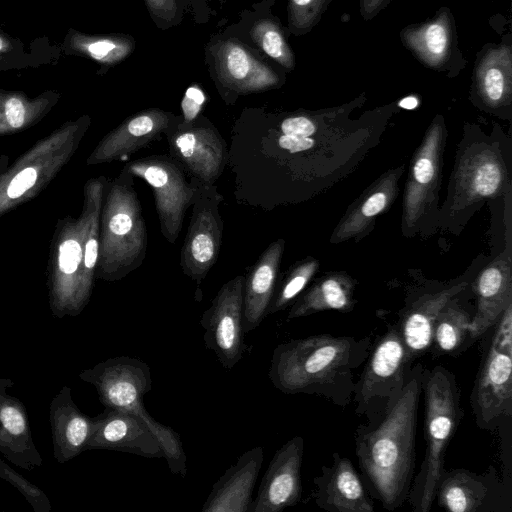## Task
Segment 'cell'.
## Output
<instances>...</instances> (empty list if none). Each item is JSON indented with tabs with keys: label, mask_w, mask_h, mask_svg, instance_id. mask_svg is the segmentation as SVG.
I'll use <instances>...</instances> for the list:
<instances>
[{
	"label": "cell",
	"mask_w": 512,
	"mask_h": 512,
	"mask_svg": "<svg viewBox=\"0 0 512 512\" xmlns=\"http://www.w3.org/2000/svg\"><path fill=\"white\" fill-rule=\"evenodd\" d=\"M423 369L415 362L402 393L384 417L373 425L359 424L354 433L361 480L370 497L387 511L407 502L415 476Z\"/></svg>",
	"instance_id": "6da1fadb"
},
{
	"label": "cell",
	"mask_w": 512,
	"mask_h": 512,
	"mask_svg": "<svg viewBox=\"0 0 512 512\" xmlns=\"http://www.w3.org/2000/svg\"><path fill=\"white\" fill-rule=\"evenodd\" d=\"M371 336L318 334L278 344L268 377L284 394L324 397L344 409L352 403L355 374L366 361Z\"/></svg>",
	"instance_id": "7a4b0ae2"
},
{
	"label": "cell",
	"mask_w": 512,
	"mask_h": 512,
	"mask_svg": "<svg viewBox=\"0 0 512 512\" xmlns=\"http://www.w3.org/2000/svg\"><path fill=\"white\" fill-rule=\"evenodd\" d=\"M422 393L425 452L407 499L414 512L431 510L446 450L463 417L457 378L444 366L424 367Z\"/></svg>",
	"instance_id": "3957f363"
},
{
	"label": "cell",
	"mask_w": 512,
	"mask_h": 512,
	"mask_svg": "<svg viewBox=\"0 0 512 512\" xmlns=\"http://www.w3.org/2000/svg\"><path fill=\"white\" fill-rule=\"evenodd\" d=\"M79 377L96 388L105 407L139 418L157 437L171 472L185 477L187 457L180 436L153 419L143 405V396L152 388L150 368L145 362L128 356L110 358L82 371Z\"/></svg>",
	"instance_id": "277c9868"
},
{
	"label": "cell",
	"mask_w": 512,
	"mask_h": 512,
	"mask_svg": "<svg viewBox=\"0 0 512 512\" xmlns=\"http://www.w3.org/2000/svg\"><path fill=\"white\" fill-rule=\"evenodd\" d=\"M363 365L352 403L355 414L373 425L395 404L413 366L396 324L388 325L377 338Z\"/></svg>",
	"instance_id": "5b68a950"
},
{
	"label": "cell",
	"mask_w": 512,
	"mask_h": 512,
	"mask_svg": "<svg viewBox=\"0 0 512 512\" xmlns=\"http://www.w3.org/2000/svg\"><path fill=\"white\" fill-rule=\"evenodd\" d=\"M489 330L470 405L477 427L492 431L512 416V303Z\"/></svg>",
	"instance_id": "8992f818"
},
{
	"label": "cell",
	"mask_w": 512,
	"mask_h": 512,
	"mask_svg": "<svg viewBox=\"0 0 512 512\" xmlns=\"http://www.w3.org/2000/svg\"><path fill=\"white\" fill-rule=\"evenodd\" d=\"M126 172L145 180L154 193L161 232L174 243L182 229L186 210L192 205L197 179L188 182L185 170L171 156H151L129 163Z\"/></svg>",
	"instance_id": "52a82bcc"
},
{
	"label": "cell",
	"mask_w": 512,
	"mask_h": 512,
	"mask_svg": "<svg viewBox=\"0 0 512 512\" xmlns=\"http://www.w3.org/2000/svg\"><path fill=\"white\" fill-rule=\"evenodd\" d=\"M223 197L213 185L197 180L189 229L181 251V267L188 277L200 284L220 252L223 221L220 202Z\"/></svg>",
	"instance_id": "ba28073f"
},
{
	"label": "cell",
	"mask_w": 512,
	"mask_h": 512,
	"mask_svg": "<svg viewBox=\"0 0 512 512\" xmlns=\"http://www.w3.org/2000/svg\"><path fill=\"white\" fill-rule=\"evenodd\" d=\"M113 208L107 220L114 267L111 277L121 278L143 261L147 248V231L141 205L133 187V175L124 178L112 193Z\"/></svg>",
	"instance_id": "9c48e42d"
},
{
	"label": "cell",
	"mask_w": 512,
	"mask_h": 512,
	"mask_svg": "<svg viewBox=\"0 0 512 512\" xmlns=\"http://www.w3.org/2000/svg\"><path fill=\"white\" fill-rule=\"evenodd\" d=\"M245 278L225 283L200 319L206 348L213 351L226 370H231L245 352L243 330V288Z\"/></svg>",
	"instance_id": "30bf717a"
},
{
	"label": "cell",
	"mask_w": 512,
	"mask_h": 512,
	"mask_svg": "<svg viewBox=\"0 0 512 512\" xmlns=\"http://www.w3.org/2000/svg\"><path fill=\"white\" fill-rule=\"evenodd\" d=\"M171 157L193 178L213 185L223 171L225 143L211 125L175 121L166 131Z\"/></svg>",
	"instance_id": "8fae6325"
},
{
	"label": "cell",
	"mask_w": 512,
	"mask_h": 512,
	"mask_svg": "<svg viewBox=\"0 0 512 512\" xmlns=\"http://www.w3.org/2000/svg\"><path fill=\"white\" fill-rule=\"evenodd\" d=\"M303 454L304 439L301 436H294L276 451L249 512H279L300 501Z\"/></svg>",
	"instance_id": "7c38bea8"
},
{
	"label": "cell",
	"mask_w": 512,
	"mask_h": 512,
	"mask_svg": "<svg viewBox=\"0 0 512 512\" xmlns=\"http://www.w3.org/2000/svg\"><path fill=\"white\" fill-rule=\"evenodd\" d=\"M313 498L317 507L329 512H373V499L368 494L349 458L332 454L331 465H323L313 479Z\"/></svg>",
	"instance_id": "4fadbf2b"
},
{
	"label": "cell",
	"mask_w": 512,
	"mask_h": 512,
	"mask_svg": "<svg viewBox=\"0 0 512 512\" xmlns=\"http://www.w3.org/2000/svg\"><path fill=\"white\" fill-rule=\"evenodd\" d=\"M467 286L459 282L448 287L424 291L408 298L399 312L397 328L403 339L411 363L429 352L433 325L441 309Z\"/></svg>",
	"instance_id": "5bb4252c"
},
{
	"label": "cell",
	"mask_w": 512,
	"mask_h": 512,
	"mask_svg": "<svg viewBox=\"0 0 512 512\" xmlns=\"http://www.w3.org/2000/svg\"><path fill=\"white\" fill-rule=\"evenodd\" d=\"M95 426L86 450L108 449L134 453L146 458L164 457L153 432L135 415L107 408L94 417Z\"/></svg>",
	"instance_id": "9a60e30c"
},
{
	"label": "cell",
	"mask_w": 512,
	"mask_h": 512,
	"mask_svg": "<svg viewBox=\"0 0 512 512\" xmlns=\"http://www.w3.org/2000/svg\"><path fill=\"white\" fill-rule=\"evenodd\" d=\"M13 386L11 379L0 378V452L13 464L31 471L43 461L33 442L24 404L8 393Z\"/></svg>",
	"instance_id": "2e32d148"
},
{
	"label": "cell",
	"mask_w": 512,
	"mask_h": 512,
	"mask_svg": "<svg viewBox=\"0 0 512 512\" xmlns=\"http://www.w3.org/2000/svg\"><path fill=\"white\" fill-rule=\"evenodd\" d=\"M263 459L261 446L244 452L212 486L202 512H249Z\"/></svg>",
	"instance_id": "e0dca14e"
},
{
	"label": "cell",
	"mask_w": 512,
	"mask_h": 512,
	"mask_svg": "<svg viewBox=\"0 0 512 512\" xmlns=\"http://www.w3.org/2000/svg\"><path fill=\"white\" fill-rule=\"evenodd\" d=\"M213 59L220 82L237 93L262 91L278 83L274 71L236 41L217 43Z\"/></svg>",
	"instance_id": "ac0fdd59"
},
{
	"label": "cell",
	"mask_w": 512,
	"mask_h": 512,
	"mask_svg": "<svg viewBox=\"0 0 512 512\" xmlns=\"http://www.w3.org/2000/svg\"><path fill=\"white\" fill-rule=\"evenodd\" d=\"M53 454L59 464L86 450L95 426L94 417L82 413L73 401L71 389L63 386L52 399L49 410Z\"/></svg>",
	"instance_id": "d6986e66"
},
{
	"label": "cell",
	"mask_w": 512,
	"mask_h": 512,
	"mask_svg": "<svg viewBox=\"0 0 512 512\" xmlns=\"http://www.w3.org/2000/svg\"><path fill=\"white\" fill-rule=\"evenodd\" d=\"M493 472L478 474L464 468L444 470L435 493L439 507L450 512H479L489 510L493 490Z\"/></svg>",
	"instance_id": "ffe728a7"
},
{
	"label": "cell",
	"mask_w": 512,
	"mask_h": 512,
	"mask_svg": "<svg viewBox=\"0 0 512 512\" xmlns=\"http://www.w3.org/2000/svg\"><path fill=\"white\" fill-rule=\"evenodd\" d=\"M282 247V241L272 243L245 279L243 288L244 333L256 329L268 315V308L274 294Z\"/></svg>",
	"instance_id": "44dd1931"
},
{
	"label": "cell",
	"mask_w": 512,
	"mask_h": 512,
	"mask_svg": "<svg viewBox=\"0 0 512 512\" xmlns=\"http://www.w3.org/2000/svg\"><path fill=\"white\" fill-rule=\"evenodd\" d=\"M510 274L504 265L486 268L476 283L477 307L471 323L474 340L485 335L511 304Z\"/></svg>",
	"instance_id": "7402d4cb"
},
{
	"label": "cell",
	"mask_w": 512,
	"mask_h": 512,
	"mask_svg": "<svg viewBox=\"0 0 512 512\" xmlns=\"http://www.w3.org/2000/svg\"><path fill=\"white\" fill-rule=\"evenodd\" d=\"M175 119L173 114L160 109L145 110L128 118L108 138L102 149V157L123 158L142 149L160 134L166 133Z\"/></svg>",
	"instance_id": "603a6c76"
},
{
	"label": "cell",
	"mask_w": 512,
	"mask_h": 512,
	"mask_svg": "<svg viewBox=\"0 0 512 512\" xmlns=\"http://www.w3.org/2000/svg\"><path fill=\"white\" fill-rule=\"evenodd\" d=\"M452 298L439 312L433 325L429 349L434 358L463 352L475 340L471 334L474 312H470Z\"/></svg>",
	"instance_id": "cb8c5ba5"
},
{
	"label": "cell",
	"mask_w": 512,
	"mask_h": 512,
	"mask_svg": "<svg viewBox=\"0 0 512 512\" xmlns=\"http://www.w3.org/2000/svg\"><path fill=\"white\" fill-rule=\"evenodd\" d=\"M133 38L120 34H88L70 28L61 44L65 55L85 57L102 66L124 60L134 49Z\"/></svg>",
	"instance_id": "d4e9b609"
},
{
	"label": "cell",
	"mask_w": 512,
	"mask_h": 512,
	"mask_svg": "<svg viewBox=\"0 0 512 512\" xmlns=\"http://www.w3.org/2000/svg\"><path fill=\"white\" fill-rule=\"evenodd\" d=\"M353 305L352 284L340 278L329 277L313 286L295 301L287 315V320L326 310L348 312Z\"/></svg>",
	"instance_id": "484cf974"
},
{
	"label": "cell",
	"mask_w": 512,
	"mask_h": 512,
	"mask_svg": "<svg viewBox=\"0 0 512 512\" xmlns=\"http://www.w3.org/2000/svg\"><path fill=\"white\" fill-rule=\"evenodd\" d=\"M404 40L427 65L436 67L448 57L451 30L447 16H440L421 26L408 29Z\"/></svg>",
	"instance_id": "4316f807"
},
{
	"label": "cell",
	"mask_w": 512,
	"mask_h": 512,
	"mask_svg": "<svg viewBox=\"0 0 512 512\" xmlns=\"http://www.w3.org/2000/svg\"><path fill=\"white\" fill-rule=\"evenodd\" d=\"M511 68V50L508 46L491 49L482 58L477 68V83L481 95L489 103H500L507 95Z\"/></svg>",
	"instance_id": "83f0119b"
},
{
	"label": "cell",
	"mask_w": 512,
	"mask_h": 512,
	"mask_svg": "<svg viewBox=\"0 0 512 512\" xmlns=\"http://www.w3.org/2000/svg\"><path fill=\"white\" fill-rule=\"evenodd\" d=\"M256 45L270 58L285 68L294 67V56L279 26L268 19L254 24L250 31Z\"/></svg>",
	"instance_id": "f1b7e54d"
},
{
	"label": "cell",
	"mask_w": 512,
	"mask_h": 512,
	"mask_svg": "<svg viewBox=\"0 0 512 512\" xmlns=\"http://www.w3.org/2000/svg\"><path fill=\"white\" fill-rule=\"evenodd\" d=\"M46 51L27 50L24 42L0 28V71L36 68L49 62Z\"/></svg>",
	"instance_id": "f546056e"
},
{
	"label": "cell",
	"mask_w": 512,
	"mask_h": 512,
	"mask_svg": "<svg viewBox=\"0 0 512 512\" xmlns=\"http://www.w3.org/2000/svg\"><path fill=\"white\" fill-rule=\"evenodd\" d=\"M314 267L311 264L296 269L285 281L279 292L272 297L268 308V314L284 310L292 300L303 290L310 279Z\"/></svg>",
	"instance_id": "4dcf8cb0"
},
{
	"label": "cell",
	"mask_w": 512,
	"mask_h": 512,
	"mask_svg": "<svg viewBox=\"0 0 512 512\" xmlns=\"http://www.w3.org/2000/svg\"><path fill=\"white\" fill-rule=\"evenodd\" d=\"M0 477L17 488L32 505L36 512H48L51 509L50 501L38 487L28 482L20 474L0 459Z\"/></svg>",
	"instance_id": "1f68e13d"
},
{
	"label": "cell",
	"mask_w": 512,
	"mask_h": 512,
	"mask_svg": "<svg viewBox=\"0 0 512 512\" xmlns=\"http://www.w3.org/2000/svg\"><path fill=\"white\" fill-rule=\"evenodd\" d=\"M327 0H289V23L297 31L309 29L319 18Z\"/></svg>",
	"instance_id": "d6a6232c"
},
{
	"label": "cell",
	"mask_w": 512,
	"mask_h": 512,
	"mask_svg": "<svg viewBox=\"0 0 512 512\" xmlns=\"http://www.w3.org/2000/svg\"><path fill=\"white\" fill-rule=\"evenodd\" d=\"M502 179L499 167L490 161L480 163L473 171L470 179L471 189L478 195L490 196L500 186Z\"/></svg>",
	"instance_id": "836d02e7"
},
{
	"label": "cell",
	"mask_w": 512,
	"mask_h": 512,
	"mask_svg": "<svg viewBox=\"0 0 512 512\" xmlns=\"http://www.w3.org/2000/svg\"><path fill=\"white\" fill-rule=\"evenodd\" d=\"M0 104L5 119L13 128L21 127L27 115L26 99L18 94H5L0 97Z\"/></svg>",
	"instance_id": "e575fe53"
},
{
	"label": "cell",
	"mask_w": 512,
	"mask_h": 512,
	"mask_svg": "<svg viewBox=\"0 0 512 512\" xmlns=\"http://www.w3.org/2000/svg\"><path fill=\"white\" fill-rule=\"evenodd\" d=\"M82 248L75 239H68L59 246L58 265L62 273H75L82 261Z\"/></svg>",
	"instance_id": "d590c367"
},
{
	"label": "cell",
	"mask_w": 512,
	"mask_h": 512,
	"mask_svg": "<svg viewBox=\"0 0 512 512\" xmlns=\"http://www.w3.org/2000/svg\"><path fill=\"white\" fill-rule=\"evenodd\" d=\"M206 97L203 90L197 85L190 86L181 101L183 124H189L197 118Z\"/></svg>",
	"instance_id": "8d00e7d4"
},
{
	"label": "cell",
	"mask_w": 512,
	"mask_h": 512,
	"mask_svg": "<svg viewBox=\"0 0 512 512\" xmlns=\"http://www.w3.org/2000/svg\"><path fill=\"white\" fill-rule=\"evenodd\" d=\"M281 130L284 135L306 138L315 133L316 127L309 118L305 116H295L286 118L281 123Z\"/></svg>",
	"instance_id": "74e56055"
},
{
	"label": "cell",
	"mask_w": 512,
	"mask_h": 512,
	"mask_svg": "<svg viewBox=\"0 0 512 512\" xmlns=\"http://www.w3.org/2000/svg\"><path fill=\"white\" fill-rule=\"evenodd\" d=\"M36 179L37 172L34 168L23 169L11 180L7 188V195L12 199L20 197L35 184Z\"/></svg>",
	"instance_id": "f35d334b"
},
{
	"label": "cell",
	"mask_w": 512,
	"mask_h": 512,
	"mask_svg": "<svg viewBox=\"0 0 512 512\" xmlns=\"http://www.w3.org/2000/svg\"><path fill=\"white\" fill-rule=\"evenodd\" d=\"M435 172V165L430 154L423 153L418 157L413 167V180L418 187L430 183Z\"/></svg>",
	"instance_id": "ab89813d"
},
{
	"label": "cell",
	"mask_w": 512,
	"mask_h": 512,
	"mask_svg": "<svg viewBox=\"0 0 512 512\" xmlns=\"http://www.w3.org/2000/svg\"><path fill=\"white\" fill-rule=\"evenodd\" d=\"M152 15L170 23L177 12L176 0H145Z\"/></svg>",
	"instance_id": "60d3db41"
},
{
	"label": "cell",
	"mask_w": 512,
	"mask_h": 512,
	"mask_svg": "<svg viewBox=\"0 0 512 512\" xmlns=\"http://www.w3.org/2000/svg\"><path fill=\"white\" fill-rule=\"evenodd\" d=\"M278 143L282 149L288 150L291 153H296L312 148L314 140L310 137L299 138L283 134L279 138Z\"/></svg>",
	"instance_id": "b9f144b4"
},
{
	"label": "cell",
	"mask_w": 512,
	"mask_h": 512,
	"mask_svg": "<svg viewBox=\"0 0 512 512\" xmlns=\"http://www.w3.org/2000/svg\"><path fill=\"white\" fill-rule=\"evenodd\" d=\"M387 202L386 193L379 191L371 195L363 204L361 213L365 217H372L382 211Z\"/></svg>",
	"instance_id": "7bdbcfd3"
},
{
	"label": "cell",
	"mask_w": 512,
	"mask_h": 512,
	"mask_svg": "<svg viewBox=\"0 0 512 512\" xmlns=\"http://www.w3.org/2000/svg\"><path fill=\"white\" fill-rule=\"evenodd\" d=\"M99 244L96 235L88 238L84 248V266L87 270L94 269L98 258Z\"/></svg>",
	"instance_id": "ee69618b"
},
{
	"label": "cell",
	"mask_w": 512,
	"mask_h": 512,
	"mask_svg": "<svg viewBox=\"0 0 512 512\" xmlns=\"http://www.w3.org/2000/svg\"><path fill=\"white\" fill-rule=\"evenodd\" d=\"M385 0H361V9L365 17H372L380 7L384 4Z\"/></svg>",
	"instance_id": "f6af8a7d"
},
{
	"label": "cell",
	"mask_w": 512,
	"mask_h": 512,
	"mask_svg": "<svg viewBox=\"0 0 512 512\" xmlns=\"http://www.w3.org/2000/svg\"><path fill=\"white\" fill-rule=\"evenodd\" d=\"M418 100L415 97H406L404 98L399 105L405 109H413L417 106Z\"/></svg>",
	"instance_id": "bcb514c9"
}]
</instances>
